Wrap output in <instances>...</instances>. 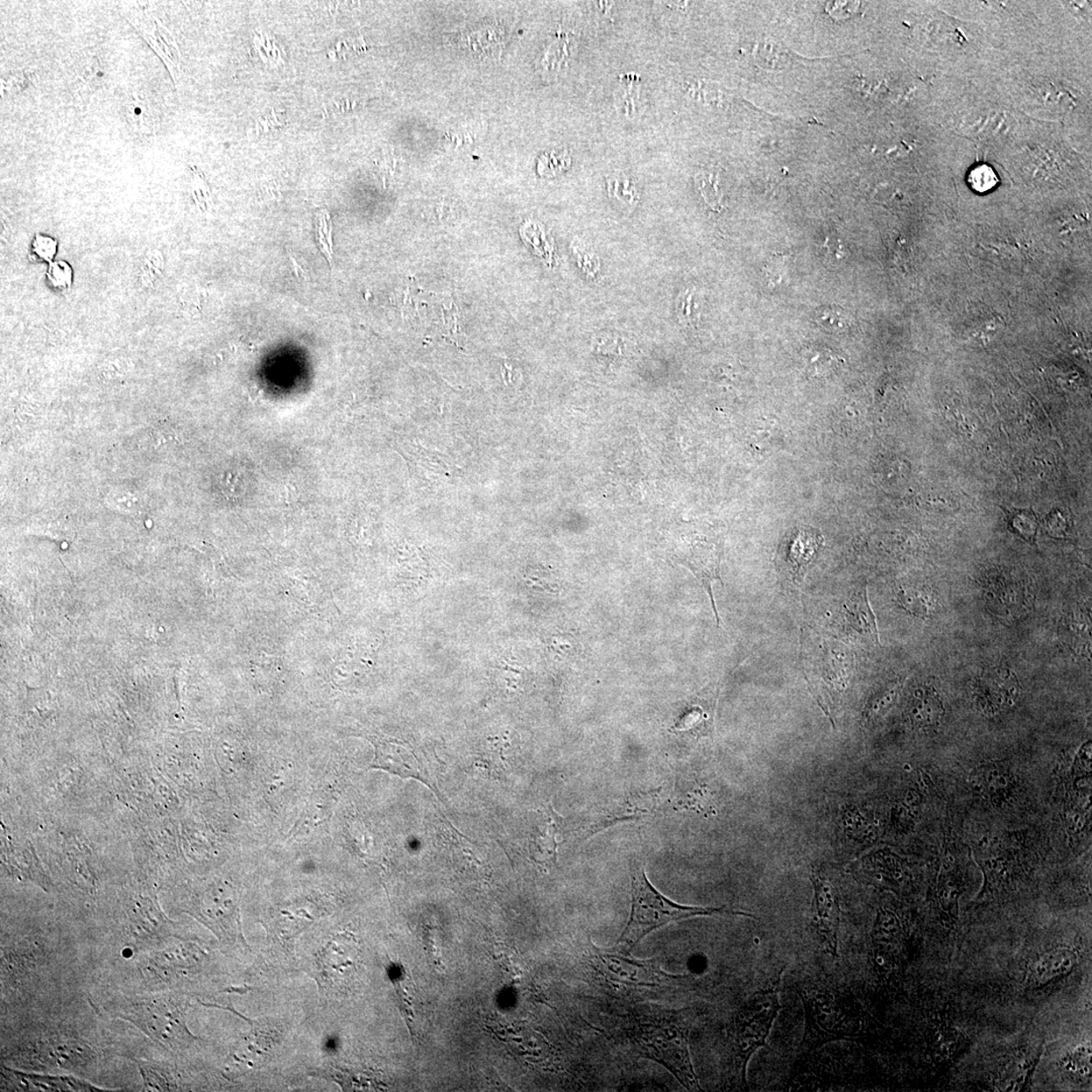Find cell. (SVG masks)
Segmentation results:
<instances>
[{
  "instance_id": "22",
  "label": "cell",
  "mask_w": 1092,
  "mask_h": 1092,
  "mask_svg": "<svg viewBox=\"0 0 1092 1092\" xmlns=\"http://www.w3.org/2000/svg\"><path fill=\"white\" fill-rule=\"evenodd\" d=\"M889 859L890 861L887 862L873 863L867 868L865 874L870 883L885 890L898 891L906 882L908 874L905 866L896 859Z\"/></svg>"
},
{
  "instance_id": "7",
  "label": "cell",
  "mask_w": 1092,
  "mask_h": 1092,
  "mask_svg": "<svg viewBox=\"0 0 1092 1092\" xmlns=\"http://www.w3.org/2000/svg\"><path fill=\"white\" fill-rule=\"evenodd\" d=\"M591 947L598 972L608 981L630 986H655L668 978L654 960L636 959L622 943L611 949H598L592 943Z\"/></svg>"
},
{
  "instance_id": "13",
  "label": "cell",
  "mask_w": 1092,
  "mask_h": 1092,
  "mask_svg": "<svg viewBox=\"0 0 1092 1092\" xmlns=\"http://www.w3.org/2000/svg\"><path fill=\"white\" fill-rule=\"evenodd\" d=\"M39 1059L63 1069L84 1067L94 1061V1050L87 1042L65 1035H48L34 1045Z\"/></svg>"
},
{
  "instance_id": "41",
  "label": "cell",
  "mask_w": 1092,
  "mask_h": 1092,
  "mask_svg": "<svg viewBox=\"0 0 1092 1092\" xmlns=\"http://www.w3.org/2000/svg\"><path fill=\"white\" fill-rule=\"evenodd\" d=\"M80 74L88 82L101 81L103 77V67L100 60L95 56L88 57L80 62L79 66Z\"/></svg>"
},
{
  "instance_id": "27",
  "label": "cell",
  "mask_w": 1092,
  "mask_h": 1092,
  "mask_svg": "<svg viewBox=\"0 0 1092 1092\" xmlns=\"http://www.w3.org/2000/svg\"><path fill=\"white\" fill-rule=\"evenodd\" d=\"M898 600L905 610L920 617H928L933 615L936 607L935 596L928 590H900Z\"/></svg>"
},
{
  "instance_id": "20",
  "label": "cell",
  "mask_w": 1092,
  "mask_h": 1092,
  "mask_svg": "<svg viewBox=\"0 0 1092 1092\" xmlns=\"http://www.w3.org/2000/svg\"><path fill=\"white\" fill-rule=\"evenodd\" d=\"M548 821L541 826L537 834L532 836L531 851L532 858L540 864H556L558 859V841L556 834L559 831V815L553 807L547 810Z\"/></svg>"
},
{
  "instance_id": "16",
  "label": "cell",
  "mask_w": 1092,
  "mask_h": 1092,
  "mask_svg": "<svg viewBox=\"0 0 1092 1092\" xmlns=\"http://www.w3.org/2000/svg\"><path fill=\"white\" fill-rule=\"evenodd\" d=\"M1077 963L1078 956L1073 949L1049 950L1033 961L1030 968V982L1037 988H1042V986L1069 975Z\"/></svg>"
},
{
  "instance_id": "36",
  "label": "cell",
  "mask_w": 1092,
  "mask_h": 1092,
  "mask_svg": "<svg viewBox=\"0 0 1092 1092\" xmlns=\"http://www.w3.org/2000/svg\"><path fill=\"white\" fill-rule=\"evenodd\" d=\"M47 279L55 290L68 291L73 283V267L65 260H57L49 266Z\"/></svg>"
},
{
  "instance_id": "30",
  "label": "cell",
  "mask_w": 1092,
  "mask_h": 1092,
  "mask_svg": "<svg viewBox=\"0 0 1092 1092\" xmlns=\"http://www.w3.org/2000/svg\"><path fill=\"white\" fill-rule=\"evenodd\" d=\"M806 363L810 375L821 377L835 371L838 359L833 351L820 347L806 352Z\"/></svg>"
},
{
  "instance_id": "23",
  "label": "cell",
  "mask_w": 1092,
  "mask_h": 1092,
  "mask_svg": "<svg viewBox=\"0 0 1092 1092\" xmlns=\"http://www.w3.org/2000/svg\"><path fill=\"white\" fill-rule=\"evenodd\" d=\"M133 919L140 938H158L164 931L166 920L149 899H141L134 908Z\"/></svg>"
},
{
  "instance_id": "34",
  "label": "cell",
  "mask_w": 1092,
  "mask_h": 1092,
  "mask_svg": "<svg viewBox=\"0 0 1092 1092\" xmlns=\"http://www.w3.org/2000/svg\"><path fill=\"white\" fill-rule=\"evenodd\" d=\"M968 185L978 194H986L996 188L999 179L993 168L981 164L972 169L968 175Z\"/></svg>"
},
{
  "instance_id": "42",
  "label": "cell",
  "mask_w": 1092,
  "mask_h": 1092,
  "mask_svg": "<svg viewBox=\"0 0 1092 1092\" xmlns=\"http://www.w3.org/2000/svg\"><path fill=\"white\" fill-rule=\"evenodd\" d=\"M859 3L852 2H833L828 3L826 9L830 17L836 20H841L851 18L858 11Z\"/></svg>"
},
{
  "instance_id": "32",
  "label": "cell",
  "mask_w": 1092,
  "mask_h": 1092,
  "mask_svg": "<svg viewBox=\"0 0 1092 1092\" xmlns=\"http://www.w3.org/2000/svg\"><path fill=\"white\" fill-rule=\"evenodd\" d=\"M1063 630L1065 631V637L1073 640V645L1088 646L1090 645V623L1087 617L1081 615L1080 612L1071 613L1065 619V623L1063 624Z\"/></svg>"
},
{
  "instance_id": "31",
  "label": "cell",
  "mask_w": 1092,
  "mask_h": 1092,
  "mask_svg": "<svg viewBox=\"0 0 1092 1092\" xmlns=\"http://www.w3.org/2000/svg\"><path fill=\"white\" fill-rule=\"evenodd\" d=\"M960 886L955 880L949 877L943 879L940 884L939 903L941 910L952 921L957 920L959 912Z\"/></svg>"
},
{
  "instance_id": "24",
  "label": "cell",
  "mask_w": 1092,
  "mask_h": 1092,
  "mask_svg": "<svg viewBox=\"0 0 1092 1092\" xmlns=\"http://www.w3.org/2000/svg\"><path fill=\"white\" fill-rule=\"evenodd\" d=\"M904 684L905 679L898 678L873 694L865 709L867 722H876L882 720L897 701Z\"/></svg>"
},
{
  "instance_id": "15",
  "label": "cell",
  "mask_w": 1092,
  "mask_h": 1092,
  "mask_svg": "<svg viewBox=\"0 0 1092 1092\" xmlns=\"http://www.w3.org/2000/svg\"><path fill=\"white\" fill-rule=\"evenodd\" d=\"M842 630L851 637H859L879 645L876 617L872 611L867 589L856 590L847 598L840 612Z\"/></svg>"
},
{
  "instance_id": "1",
  "label": "cell",
  "mask_w": 1092,
  "mask_h": 1092,
  "mask_svg": "<svg viewBox=\"0 0 1092 1092\" xmlns=\"http://www.w3.org/2000/svg\"><path fill=\"white\" fill-rule=\"evenodd\" d=\"M631 912L629 922L618 940V943L631 949L648 934L672 921L685 920L699 915L735 914L753 915L728 910L725 907H700L682 905L674 903L659 892L647 879L645 869L636 868L631 872Z\"/></svg>"
},
{
  "instance_id": "5",
  "label": "cell",
  "mask_w": 1092,
  "mask_h": 1092,
  "mask_svg": "<svg viewBox=\"0 0 1092 1092\" xmlns=\"http://www.w3.org/2000/svg\"><path fill=\"white\" fill-rule=\"evenodd\" d=\"M118 1009L119 1017L162 1045L175 1048L193 1039L187 1027L186 1007L173 997L135 999Z\"/></svg>"
},
{
  "instance_id": "12",
  "label": "cell",
  "mask_w": 1092,
  "mask_h": 1092,
  "mask_svg": "<svg viewBox=\"0 0 1092 1092\" xmlns=\"http://www.w3.org/2000/svg\"><path fill=\"white\" fill-rule=\"evenodd\" d=\"M194 910L195 917L210 928L218 939L233 941L238 935L242 938L241 928L238 925L234 906L231 900L224 899V894L220 889L215 886L210 887L197 901Z\"/></svg>"
},
{
  "instance_id": "25",
  "label": "cell",
  "mask_w": 1092,
  "mask_h": 1092,
  "mask_svg": "<svg viewBox=\"0 0 1092 1092\" xmlns=\"http://www.w3.org/2000/svg\"><path fill=\"white\" fill-rule=\"evenodd\" d=\"M903 935V928L896 914L890 911L880 910L874 925L872 938L877 947H891L896 945Z\"/></svg>"
},
{
  "instance_id": "28",
  "label": "cell",
  "mask_w": 1092,
  "mask_h": 1092,
  "mask_svg": "<svg viewBox=\"0 0 1092 1092\" xmlns=\"http://www.w3.org/2000/svg\"><path fill=\"white\" fill-rule=\"evenodd\" d=\"M1091 1046L1084 1042L1071 1050L1063 1059V1068L1069 1075L1081 1081L1090 1080L1091 1075Z\"/></svg>"
},
{
  "instance_id": "33",
  "label": "cell",
  "mask_w": 1092,
  "mask_h": 1092,
  "mask_svg": "<svg viewBox=\"0 0 1092 1092\" xmlns=\"http://www.w3.org/2000/svg\"><path fill=\"white\" fill-rule=\"evenodd\" d=\"M126 117L138 132H150L153 128L149 107L140 97L134 96L126 104Z\"/></svg>"
},
{
  "instance_id": "43",
  "label": "cell",
  "mask_w": 1092,
  "mask_h": 1092,
  "mask_svg": "<svg viewBox=\"0 0 1092 1092\" xmlns=\"http://www.w3.org/2000/svg\"><path fill=\"white\" fill-rule=\"evenodd\" d=\"M822 249L826 252V256L829 259L834 260V262H838V260H843L845 257L844 245L840 239L836 237H827Z\"/></svg>"
},
{
  "instance_id": "10",
  "label": "cell",
  "mask_w": 1092,
  "mask_h": 1092,
  "mask_svg": "<svg viewBox=\"0 0 1092 1092\" xmlns=\"http://www.w3.org/2000/svg\"><path fill=\"white\" fill-rule=\"evenodd\" d=\"M813 925L828 952L837 956L838 929L841 924V906L836 887L829 880L813 873Z\"/></svg>"
},
{
  "instance_id": "8",
  "label": "cell",
  "mask_w": 1092,
  "mask_h": 1092,
  "mask_svg": "<svg viewBox=\"0 0 1092 1092\" xmlns=\"http://www.w3.org/2000/svg\"><path fill=\"white\" fill-rule=\"evenodd\" d=\"M119 12L164 63L173 82L178 84L181 76V56L172 31L153 13L130 4L121 5Z\"/></svg>"
},
{
  "instance_id": "26",
  "label": "cell",
  "mask_w": 1092,
  "mask_h": 1092,
  "mask_svg": "<svg viewBox=\"0 0 1092 1092\" xmlns=\"http://www.w3.org/2000/svg\"><path fill=\"white\" fill-rule=\"evenodd\" d=\"M165 270L164 252L158 248L148 249L141 262L138 283L144 291H149L159 283Z\"/></svg>"
},
{
  "instance_id": "37",
  "label": "cell",
  "mask_w": 1092,
  "mask_h": 1092,
  "mask_svg": "<svg viewBox=\"0 0 1092 1092\" xmlns=\"http://www.w3.org/2000/svg\"><path fill=\"white\" fill-rule=\"evenodd\" d=\"M133 368L134 365L128 357L117 356L105 359L98 366V373L103 379L117 380L128 376Z\"/></svg>"
},
{
  "instance_id": "21",
  "label": "cell",
  "mask_w": 1092,
  "mask_h": 1092,
  "mask_svg": "<svg viewBox=\"0 0 1092 1092\" xmlns=\"http://www.w3.org/2000/svg\"><path fill=\"white\" fill-rule=\"evenodd\" d=\"M819 540L812 534L799 533L794 538L788 552V562L790 567L786 570V579L793 584L802 582L803 574L808 563L819 548Z\"/></svg>"
},
{
  "instance_id": "6",
  "label": "cell",
  "mask_w": 1092,
  "mask_h": 1092,
  "mask_svg": "<svg viewBox=\"0 0 1092 1092\" xmlns=\"http://www.w3.org/2000/svg\"><path fill=\"white\" fill-rule=\"evenodd\" d=\"M369 739L375 746L371 769L389 772L401 779L418 780L441 798L437 784L439 763L425 749L389 736H370Z\"/></svg>"
},
{
  "instance_id": "2",
  "label": "cell",
  "mask_w": 1092,
  "mask_h": 1092,
  "mask_svg": "<svg viewBox=\"0 0 1092 1092\" xmlns=\"http://www.w3.org/2000/svg\"><path fill=\"white\" fill-rule=\"evenodd\" d=\"M798 993L806 1010V1032L801 1045L805 1051L857 1035L858 1018L844 997L821 989H801Z\"/></svg>"
},
{
  "instance_id": "9",
  "label": "cell",
  "mask_w": 1092,
  "mask_h": 1092,
  "mask_svg": "<svg viewBox=\"0 0 1092 1092\" xmlns=\"http://www.w3.org/2000/svg\"><path fill=\"white\" fill-rule=\"evenodd\" d=\"M1020 688L1017 675L1009 668H988L976 682V706L984 714H998L1016 706L1019 699Z\"/></svg>"
},
{
  "instance_id": "3",
  "label": "cell",
  "mask_w": 1092,
  "mask_h": 1092,
  "mask_svg": "<svg viewBox=\"0 0 1092 1092\" xmlns=\"http://www.w3.org/2000/svg\"><path fill=\"white\" fill-rule=\"evenodd\" d=\"M779 981L760 990L737 1013L732 1024L737 1073L745 1082L746 1066L760 1048L766 1046L771 1028L781 1011Z\"/></svg>"
},
{
  "instance_id": "35",
  "label": "cell",
  "mask_w": 1092,
  "mask_h": 1092,
  "mask_svg": "<svg viewBox=\"0 0 1092 1092\" xmlns=\"http://www.w3.org/2000/svg\"><path fill=\"white\" fill-rule=\"evenodd\" d=\"M815 318L821 326L834 332L844 331L849 324L845 309L836 306L820 308L815 313Z\"/></svg>"
},
{
  "instance_id": "17",
  "label": "cell",
  "mask_w": 1092,
  "mask_h": 1092,
  "mask_svg": "<svg viewBox=\"0 0 1092 1092\" xmlns=\"http://www.w3.org/2000/svg\"><path fill=\"white\" fill-rule=\"evenodd\" d=\"M970 781L977 793L995 803L1009 799L1014 787L1012 772L999 763L978 766L971 774Z\"/></svg>"
},
{
  "instance_id": "11",
  "label": "cell",
  "mask_w": 1092,
  "mask_h": 1092,
  "mask_svg": "<svg viewBox=\"0 0 1092 1092\" xmlns=\"http://www.w3.org/2000/svg\"><path fill=\"white\" fill-rule=\"evenodd\" d=\"M985 603L1000 622L1012 623L1023 617L1034 605L1033 590L1023 583L999 580L984 590Z\"/></svg>"
},
{
  "instance_id": "39",
  "label": "cell",
  "mask_w": 1092,
  "mask_h": 1092,
  "mask_svg": "<svg viewBox=\"0 0 1092 1092\" xmlns=\"http://www.w3.org/2000/svg\"><path fill=\"white\" fill-rule=\"evenodd\" d=\"M32 250L39 259L52 263L58 250V243L53 237L39 233L34 237Z\"/></svg>"
},
{
  "instance_id": "38",
  "label": "cell",
  "mask_w": 1092,
  "mask_h": 1092,
  "mask_svg": "<svg viewBox=\"0 0 1092 1092\" xmlns=\"http://www.w3.org/2000/svg\"><path fill=\"white\" fill-rule=\"evenodd\" d=\"M700 189L704 199L711 208L721 210L722 207V194L718 188V180L714 173L700 174L699 178Z\"/></svg>"
},
{
  "instance_id": "14",
  "label": "cell",
  "mask_w": 1092,
  "mask_h": 1092,
  "mask_svg": "<svg viewBox=\"0 0 1092 1092\" xmlns=\"http://www.w3.org/2000/svg\"><path fill=\"white\" fill-rule=\"evenodd\" d=\"M3 1088L15 1091H103L88 1081L69 1075H41L2 1068Z\"/></svg>"
},
{
  "instance_id": "18",
  "label": "cell",
  "mask_w": 1092,
  "mask_h": 1092,
  "mask_svg": "<svg viewBox=\"0 0 1092 1092\" xmlns=\"http://www.w3.org/2000/svg\"><path fill=\"white\" fill-rule=\"evenodd\" d=\"M907 715L914 729H935L945 716V707L934 687L920 688L913 695Z\"/></svg>"
},
{
  "instance_id": "4",
  "label": "cell",
  "mask_w": 1092,
  "mask_h": 1092,
  "mask_svg": "<svg viewBox=\"0 0 1092 1092\" xmlns=\"http://www.w3.org/2000/svg\"><path fill=\"white\" fill-rule=\"evenodd\" d=\"M687 1027L670 1021L640 1025L634 1042L648 1058L663 1064L689 1090H700L688 1046Z\"/></svg>"
},
{
  "instance_id": "19",
  "label": "cell",
  "mask_w": 1092,
  "mask_h": 1092,
  "mask_svg": "<svg viewBox=\"0 0 1092 1092\" xmlns=\"http://www.w3.org/2000/svg\"><path fill=\"white\" fill-rule=\"evenodd\" d=\"M1042 1051L1041 1046L1035 1053H1024L1023 1056H1019L1017 1059L1014 1058L1009 1063L998 1077V1089L1002 1091L1024 1090L1032 1080L1035 1068L1041 1059Z\"/></svg>"
},
{
  "instance_id": "40",
  "label": "cell",
  "mask_w": 1092,
  "mask_h": 1092,
  "mask_svg": "<svg viewBox=\"0 0 1092 1092\" xmlns=\"http://www.w3.org/2000/svg\"><path fill=\"white\" fill-rule=\"evenodd\" d=\"M569 159L566 154H559L558 157L554 153L549 154L548 157L541 159L539 172L541 175H553L561 172L569 164Z\"/></svg>"
},
{
  "instance_id": "29",
  "label": "cell",
  "mask_w": 1092,
  "mask_h": 1092,
  "mask_svg": "<svg viewBox=\"0 0 1092 1092\" xmlns=\"http://www.w3.org/2000/svg\"><path fill=\"white\" fill-rule=\"evenodd\" d=\"M141 1075H142L145 1091H169L175 1089V1084L166 1069L158 1064L138 1062Z\"/></svg>"
}]
</instances>
